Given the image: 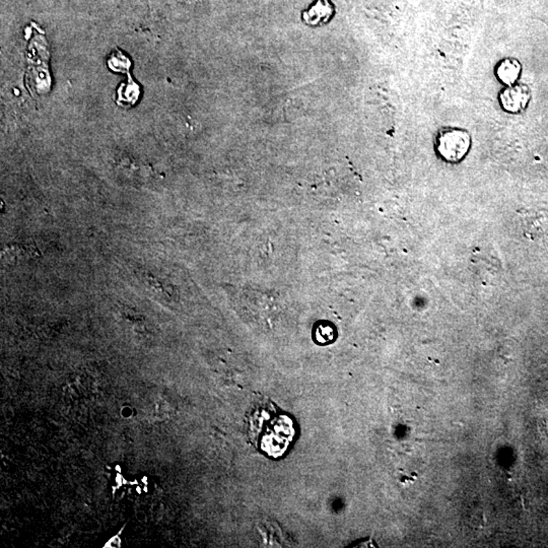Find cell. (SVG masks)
Here are the masks:
<instances>
[{
	"label": "cell",
	"instance_id": "1",
	"mask_svg": "<svg viewBox=\"0 0 548 548\" xmlns=\"http://www.w3.org/2000/svg\"><path fill=\"white\" fill-rule=\"evenodd\" d=\"M249 433L254 444L271 457L284 455L295 438L291 418L273 406L261 407L250 416Z\"/></svg>",
	"mask_w": 548,
	"mask_h": 548
},
{
	"label": "cell",
	"instance_id": "2",
	"mask_svg": "<svg viewBox=\"0 0 548 548\" xmlns=\"http://www.w3.org/2000/svg\"><path fill=\"white\" fill-rule=\"evenodd\" d=\"M472 144L470 133L458 126L443 127L436 135L438 155L449 163H458L466 157Z\"/></svg>",
	"mask_w": 548,
	"mask_h": 548
},
{
	"label": "cell",
	"instance_id": "3",
	"mask_svg": "<svg viewBox=\"0 0 548 548\" xmlns=\"http://www.w3.org/2000/svg\"><path fill=\"white\" fill-rule=\"evenodd\" d=\"M531 89L525 83L505 85L499 94V104L503 111L508 114L523 112L529 105Z\"/></svg>",
	"mask_w": 548,
	"mask_h": 548
},
{
	"label": "cell",
	"instance_id": "4",
	"mask_svg": "<svg viewBox=\"0 0 548 548\" xmlns=\"http://www.w3.org/2000/svg\"><path fill=\"white\" fill-rule=\"evenodd\" d=\"M522 74V65L518 59L506 57L501 59L495 67V76L502 85H511L518 83Z\"/></svg>",
	"mask_w": 548,
	"mask_h": 548
},
{
	"label": "cell",
	"instance_id": "5",
	"mask_svg": "<svg viewBox=\"0 0 548 548\" xmlns=\"http://www.w3.org/2000/svg\"><path fill=\"white\" fill-rule=\"evenodd\" d=\"M523 227L530 238H540L548 233V218L536 212L527 214L523 216Z\"/></svg>",
	"mask_w": 548,
	"mask_h": 548
},
{
	"label": "cell",
	"instance_id": "6",
	"mask_svg": "<svg viewBox=\"0 0 548 548\" xmlns=\"http://www.w3.org/2000/svg\"><path fill=\"white\" fill-rule=\"evenodd\" d=\"M121 547V540H120L119 535L117 536L113 537L111 540L107 543V545H105V548H113V547Z\"/></svg>",
	"mask_w": 548,
	"mask_h": 548
},
{
	"label": "cell",
	"instance_id": "7",
	"mask_svg": "<svg viewBox=\"0 0 548 548\" xmlns=\"http://www.w3.org/2000/svg\"><path fill=\"white\" fill-rule=\"evenodd\" d=\"M115 480H116V483H117L118 488H119L120 486H123V477H122V475L120 474V473H118V474L116 475Z\"/></svg>",
	"mask_w": 548,
	"mask_h": 548
},
{
	"label": "cell",
	"instance_id": "8",
	"mask_svg": "<svg viewBox=\"0 0 548 548\" xmlns=\"http://www.w3.org/2000/svg\"><path fill=\"white\" fill-rule=\"evenodd\" d=\"M115 470L117 471L118 473L121 472V467H120L119 465L116 466Z\"/></svg>",
	"mask_w": 548,
	"mask_h": 548
},
{
	"label": "cell",
	"instance_id": "9",
	"mask_svg": "<svg viewBox=\"0 0 548 548\" xmlns=\"http://www.w3.org/2000/svg\"><path fill=\"white\" fill-rule=\"evenodd\" d=\"M142 482H144V484H148V477H144V479H142Z\"/></svg>",
	"mask_w": 548,
	"mask_h": 548
},
{
	"label": "cell",
	"instance_id": "10",
	"mask_svg": "<svg viewBox=\"0 0 548 548\" xmlns=\"http://www.w3.org/2000/svg\"><path fill=\"white\" fill-rule=\"evenodd\" d=\"M144 493H148V486H146V484H144Z\"/></svg>",
	"mask_w": 548,
	"mask_h": 548
},
{
	"label": "cell",
	"instance_id": "11",
	"mask_svg": "<svg viewBox=\"0 0 548 548\" xmlns=\"http://www.w3.org/2000/svg\"><path fill=\"white\" fill-rule=\"evenodd\" d=\"M137 493H139V495H140V493H142V488H140V486H137Z\"/></svg>",
	"mask_w": 548,
	"mask_h": 548
},
{
	"label": "cell",
	"instance_id": "12",
	"mask_svg": "<svg viewBox=\"0 0 548 548\" xmlns=\"http://www.w3.org/2000/svg\"><path fill=\"white\" fill-rule=\"evenodd\" d=\"M130 484H131V486H135V484H137V480H135V481L130 482Z\"/></svg>",
	"mask_w": 548,
	"mask_h": 548
},
{
	"label": "cell",
	"instance_id": "13",
	"mask_svg": "<svg viewBox=\"0 0 548 548\" xmlns=\"http://www.w3.org/2000/svg\"><path fill=\"white\" fill-rule=\"evenodd\" d=\"M127 483H128V481H127L126 479H123V484H127Z\"/></svg>",
	"mask_w": 548,
	"mask_h": 548
}]
</instances>
